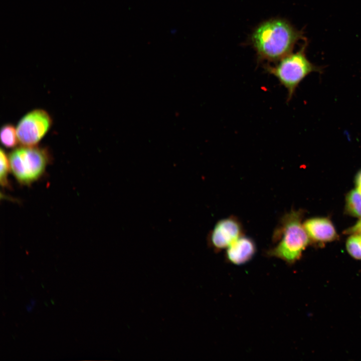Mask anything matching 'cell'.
Instances as JSON below:
<instances>
[{"instance_id": "4fadbf2b", "label": "cell", "mask_w": 361, "mask_h": 361, "mask_svg": "<svg viewBox=\"0 0 361 361\" xmlns=\"http://www.w3.org/2000/svg\"><path fill=\"white\" fill-rule=\"evenodd\" d=\"M344 233L346 234H361V219L354 226L346 230Z\"/></svg>"}, {"instance_id": "6da1fadb", "label": "cell", "mask_w": 361, "mask_h": 361, "mask_svg": "<svg viewBox=\"0 0 361 361\" xmlns=\"http://www.w3.org/2000/svg\"><path fill=\"white\" fill-rule=\"evenodd\" d=\"M300 40H305L302 31L297 30L287 20L276 18L258 25L250 41L258 62L276 63L291 53Z\"/></svg>"}, {"instance_id": "7c38bea8", "label": "cell", "mask_w": 361, "mask_h": 361, "mask_svg": "<svg viewBox=\"0 0 361 361\" xmlns=\"http://www.w3.org/2000/svg\"><path fill=\"white\" fill-rule=\"evenodd\" d=\"M346 248L353 258L361 260V234H353L346 242Z\"/></svg>"}, {"instance_id": "9c48e42d", "label": "cell", "mask_w": 361, "mask_h": 361, "mask_svg": "<svg viewBox=\"0 0 361 361\" xmlns=\"http://www.w3.org/2000/svg\"><path fill=\"white\" fill-rule=\"evenodd\" d=\"M345 210L348 215L361 218V194L352 190L346 195Z\"/></svg>"}, {"instance_id": "52a82bcc", "label": "cell", "mask_w": 361, "mask_h": 361, "mask_svg": "<svg viewBox=\"0 0 361 361\" xmlns=\"http://www.w3.org/2000/svg\"><path fill=\"white\" fill-rule=\"evenodd\" d=\"M303 226L310 241L323 243L333 241L338 238L331 221L327 218H312L307 219Z\"/></svg>"}, {"instance_id": "8992f818", "label": "cell", "mask_w": 361, "mask_h": 361, "mask_svg": "<svg viewBox=\"0 0 361 361\" xmlns=\"http://www.w3.org/2000/svg\"><path fill=\"white\" fill-rule=\"evenodd\" d=\"M243 235L242 225L235 217H229L217 222L208 237L209 245L215 251L227 249Z\"/></svg>"}, {"instance_id": "7a4b0ae2", "label": "cell", "mask_w": 361, "mask_h": 361, "mask_svg": "<svg viewBox=\"0 0 361 361\" xmlns=\"http://www.w3.org/2000/svg\"><path fill=\"white\" fill-rule=\"evenodd\" d=\"M303 216L301 210H292L281 218L272 236L277 245L266 252L268 256L279 258L289 264L300 259L310 242L302 224Z\"/></svg>"}, {"instance_id": "30bf717a", "label": "cell", "mask_w": 361, "mask_h": 361, "mask_svg": "<svg viewBox=\"0 0 361 361\" xmlns=\"http://www.w3.org/2000/svg\"><path fill=\"white\" fill-rule=\"evenodd\" d=\"M1 140L2 144L7 148L16 146L19 142L16 128L11 124L4 125L1 130Z\"/></svg>"}, {"instance_id": "5b68a950", "label": "cell", "mask_w": 361, "mask_h": 361, "mask_svg": "<svg viewBox=\"0 0 361 361\" xmlns=\"http://www.w3.org/2000/svg\"><path fill=\"white\" fill-rule=\"evenodd\" d=\"M52 125V118L43 109H35L24 116L16 127L19 142L24 146H35L44 137Z\"/></svg>"}, {"instance_id": "3957f363", "label": "cell", "mask_w": 361, "mask_h": 361, "mask_svg": "<svg viewBox=\"0 0 361 361\" xmlns=\"http://www.w3.org/2000/svg\"><path fill=\"white\" fill-rule=\"evenodd\" d=\"M305 41L296 52L290 53L272 66L266 65L264 68L269 74L278 80L287 91V102L293 96L296 88L302 81L312 72H321L322 68L312 63L307 58Z\"/></svg>"}, {"instance_id": "ba28073f", "label": "cell", "mask_w": 361, "mask_h": 361, "mask_svg": "<svg viewBox=\"0 0 361 361\" xmlns=\"http://www.w3.org/2000/svg\"><path fill=\"white\" fill-rule=\"evenodd\" d=\"M256 251L254 241L243 235L227 248L226 257L228 261L233 264L242 265L250 261Z\"/></svg>"}, {"instance_id": "277c9868", "label": "cell", "mask_w": 361, "mask_h": 361, "mask_svg": "<svg viewBox=\"0 0 361 361\" xmlns=\"http://www.w3.org/2000/svg\"><path fill=\"white\" fill-rule=\"evenodd\" d=\"M11 170L21 185L30 186L44 174L51 160L48 149L35 146H24L10 154Z\"/></svg>"}, {"instance_id": "5bb4252c", "label": "cell", "mask_w": 361, "mask_h": 361, "mask_svg": "<svg viewBox=\"0 0 361 361\" xmlns=\"http://www.w3.org/2000/svg\"><path fill=\"white\" fill-rule=\"evenodd\" d=\"M356 190L361 194V169L357 173L355 178Z\"/></svg>"}, {"instance_id": "8fae6325", "label": "cell", "mask_w": 361, "mask_h": 361, "mask_svg": "<svg viewBox=\"0 0 361 361\" xmlns=\"http://www.w3.org/2000/svg\"><path fill=\"white\" fill-rule=\"evenodd\" d=\"M0 182L4 188H8L10 184L8 179L9 174L11 170L9 156L3 149L0 151Z\"/></svg>"}]
</instances>
